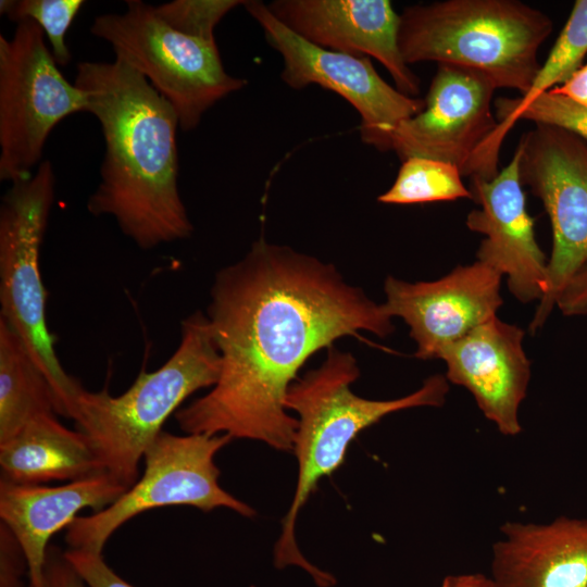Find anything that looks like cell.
<instances>
[{
	"label": "cell",
	"mask_w": 587,
	"mask_h": 587,
	"mask_svg": "<svg viewBox=\"0 0 587 587\" xmlns=\"http://www.w3.org/2000/svg\"><path fill=\"white\" fill-rule=\"evenodd\" d=\"M210 297L205 316L221 371L210 391L174 414L186 434H225L291 451L298 421L285 399L308 359L360 330L394 332L383 303L335 266L263 238L215 274Z\"/></svg>",
	"instance_id": "cell-1"
},
{
	"label": "cell",
	"mask_w": 587,
	"mask_h": 587,
	"mask_svg": "<svg viewBox=\"0 0 587 587\" xmlns=\"http://www.w3.org/2000/svg\"><path fill=\"white\" fill-rule=\"evenodd\" d=\"M74 84L104 139L100 183L87 201L140 249L188 238L192 224L178 190L179 128L172 105L123 62L77 63Z\"/></svg>",
	"instance_id": "cell-2"
},
{
	"label": "cell",
	"mask_w": 587,
	"mask_h": 587,
	"mask_svg": "<svg viewBox=\"0 0 587 587\" xmlns=\"http://www.w3.org/2000/svg\"><path fill=\"white\" fill-rule=\"evenodd\" d=\"M359 376L355 358L332 346L319 367L291 384L285 399L286 409L298 415L292 448L298 462V479L274 547V564L278 569L289 565L303 569L319 587H330L336 579L303 557L295 535L297 516L317 483L338 470L350 442L362 430L401 410L441 407L449 392L446 376L436 374L410 395L391 400H371L352 392L350 386Z\"/></svg>",
	"instance_id": "cell-3"
},
{
	"label": "cell",
	"mask_w": 587,
	"mask_h": 587,
	"mask_svg": "<svg viewBox=\"0 0 587 587\" xmlns=\"http://www.w3.org/2000/svg\"><path fill=\"white\" fill-rule=\"evenodd\" d=\"M221 358L205 314L197 311L182 322L180 341L158 370L141 371L122 395L82 387L71 419L88 438L103 470L130 488L146 450L165 421L197 390L213 387Z\"/></svg>",
	"instance_id": "cell-4"
},
{
	"label": "cell",
	"mask_w": 587,
	"mask_h": 587,
	"mask_svg": "<svg viewBox=\"0 0 587 587\" xmlns=\"http://www.w3.org/2000/svg\"><path fill=\"white\" fill-rule=\"evenodd\" d=\"M552 28L546 13L517 0H445L405 7L398 45L408 65L434 61L472 68L496 88L524 96Z\"/></svg>",
	"instance_id": "cell-5"
},
{
	"label": "cell",
	"mask_w": 587,
	"mask_h": 587,
	"mask_svg": "<svg viewBox=\"0 0 587 587\" xmlns=\"http://www.w3.org/2000/svg\"><path fill=\"white\" fill-rule=\"evenodd\" d=\"M50 161L32 176L12 183L0 205V319L20 336L47 376L58 414L71 416L79 382L62 367L47 316V290L40 272V249L54 200Z\"/></svg>",
	"instance_id": "cell-6"
},
{
	"label": "cell",
	"mask_w": 587,
	"mask_h": 587,
	"mask_svg": "<svg viewBox=\"0 0 587 587\" xmlns=\"http://www.w3.org/2000/svg\"><path fill=\"white\" fill-rule=\"evenodd\" d=\"M90 33L165 98L182 130L196 128L210 108L247 85L225 71L215 40L172 28L145 1L127 0L125 11L96 16Z\"/></svg>",
	"instance_id": "cell-7"
},
{
	"label": "cell",
	"mask_w": 587,
	"mask_h": 587,
	"mask_svg": "<svg viewBox=\"0 0 587 587\" xmlns=\"http://www.w3.org/2000/svg\"><path fill=\"white\" fill-rule=\"evenodd\" d=\"M228 435H174L162 430L143 454L142 476L116 501L87 516H77L66 528L70 549L102 554L124 523L151 509L190 505L203 512L227 508L251 517L255 510L218 484L215 454L228 445Z\"/></svg>",
	"instance_id": "cell-8"
},
{
	"label": "cell",
	"mask_w": 587,
	"mask_h": 587,
	"mask_svg": "<svg viewBox=\"0 0 587 587\" xmlns=\"http://www.w3.org/2000/svg\"><path fill=\"white\" fill-rule=\"evenodd\" d=\"M88 112L85 93L59 70L43 30L21 21L0 35V179L33 175L52 129L67 116Z\"/></svg>",
	"instance_id": "cell-9"
},
{
	"label": "cell",
	"mask_w": 587,
	"mask_h": 587,
	"mask_svg": "<svg viewBox=\"0 0 587 587\" xmlns=\"http://www.w3.org/2000/svg\"><path fill=\"white\" fill-rule=\"evenodd\" d=\"M496 89L475 70L438 64L424 109L397 126L389 151L402 162L426 158L451 163L471 180L494 178L503 143L491 109Z\"/></svg>",
	"instance_id": "cell-10"
},
{
	"label": "cell",
	"mask_w": 587,
	"mask_h": 587,
	"mask_svg": "<svg viewBox=\"0 0 587 587\" xmlns=\"http://www.w3.org/2000/svg\"><path fill=\"white\" fill-rule=\"evenodd\" d=\"M517 147L521 183L541 200L552 228L546 290L529 324L535 333L569 279L587 264V141L565 128L537 123Z\"/></svg>",
	"instance_id": "cell-11"
},
{
	"label": "cell",
	"mask_w": 587,
	"mask_h": 587,
	"mask_svg": "<svg viewBox=\"0 0 587 587\" xmlns=\"http://www.w3.org/2000/svg\"><path fill=\"white\" fill-rule=\"evenodd\" d=\"M265 40L284 62L282 79L291 88L319 85L347 100L361 118L364 143L389 151L390 136L403 121L420 113L425 101L407 96L386 83L366 57L315 46L279 22L261 1H246Z\"/></svg>",
	"instance_id": "cell-12"
},
{
	"label": "cell",
	"mask_w": 587,
	"mask_h": 587,
	"mask_svg": "<svg viewBox=\"0 0 587 587\" xmlns=\"http://www.w3.org/2000/svg\"><path fill=\"white\" fill-rule=\"evenodd\" d=\"M501 278L479 261L457 266L433 282L409 283L388 276L383 305L391 317H401L410 327L416 358L438 359L446 347L497 316L503 302Z\"/></svg>",
	"instance_id": "cell-13"
},
{
	"label": "cell",
	"mask_w": 587,
	"mask_h": 587,
	"mask_svg": "<svg viewBox=\"0 0 587 587\" xmlns=\"http://www.w3.org/2000/svg\"><path fill=\"white\" fill-rule=\"evenodd\" d=\"M520 149L489 179H472V199L480 205L466 216V226L484 235L477 260L507 275L510 292L523 303L540 301L547 284L548 260L538 246L534 220L526 211L520 178Z\"/></svg>",
	"instance_id": "cell-14"
},
{
	"label": "cell",
	"mask_w": 587,
	"mask_h": 587,
	"mask_svg": "<svg viewBox=\"0 0 587 587\" xmlns=\"http://www.w3.org/2000/svg\"><path fill=\"white\" fill-rule=\"evenodd\" d=\"M286 27L321 48L372 57L391 75L398 90L413 97L420 79L403 61L400 14L388 0H275L266 4Z\"/></svg>",
	"instance_id": "cell-15"
},
{
	"label": "cell",
	"mask_w": 587,
	"mask_h": 587,
	"mask_svg": "<svg viewBox=\"0 0 587 587\" xmlns=\"http://www.w3.org/2000/svg\"><path fill=\"white\" fill-rule=\"evenodd\" d=\"M524 330L494 316L446 347L438 359L448 382L469 390L484 416L505 436L522 432L519 411L530 380Z\"/></svg>",
	"instance_id": "cell-16"
},
{
	"label": "cell",
	"mask_w": 587,
	"mask_h": 587,
	"mask_svg": "<svg viewBox=\"0 0 587 587\" xmlns=\"http://www.w3.org/2000/svg\"><path fill=\"white\" fill-rule=\"evenodd\" d=\"M127 486L108 472L50 487L0 479V517L24 554L29 587H46L50 538L67 528L86 509L99 512L116 501Z\"/></svg>",
	"instance_id": "cell-17"
},
{
	"label": "cell",
	"mask_w": 587,
	"mask_h": 587,
	"mask_svg": "<svg viewBox=\"0 0 587 587\" xmlns=\"http://www.w3.org/2000/svg\"><path fill=\"white\" fill-rule=\"evenodd\" d=\"M494 544V587H587V519L507 522Z\"/></svg>",
	"instance_id": "cell-18"
},
{
	"label": "cell",
	"mask_w": 587,
	"mask_h": 587,
	"mask_svg": "<svg viewBox=\"0 0 587 587\" xmlns=\"http://www.w3.org/2000/svg\"><path fill=\"white\" fill-rule=\"evenodd\" d=\"M0 467V479L24 485L68 483L105 472L86 435L65 427L55 413L35 416L1 442Z\"/></svg>",
	"instance_id": "cell-19"
},
{
	"label": "cell",
	"mask_w": 587,
	"mask_h": 587,
	"mask_svg": "<svg viewBox=\"0 0 587 587\" xmlns=\"http://www.w3.org/2000/svg\"><path fill=\"white\" fill-rule=\"evenodd\" d=\"M45 413L58 414L52 387L20 336L0 319V444Z\"/></svg>",
	"instance_id": "cell-20"
},
{
	"label": "cell",
	"mask_w": 587,
	"mask_h": 587,
	"mask_svg": "<svg viewBox=\"0 0 587 587\" xmlns=\"http://www.w3.org/2000/svg\"><path fill=\"white\" fill-rule=\"evenodd\" d=\"M586 54L587 0H577L527 93L519 98H498L494 101L499 122V137L502 141L516 123L519 112L540 93L552 89L557 84H563L579 68Z\"/></svg>",
	"instance_id": "cell-21"
},
{
	"label": "cell",
	"mask_w": 587,
	"mask_h": 587,
	"mask_svg": "<svg viewBox=\"0 0 587 587\" xmlns=\"http://www.w3.org/2000/svg\"><path fill=\"white\" fill-rule=\"evenodd\" d=\"M460 170L448 162L410 158L402 162L392 186L378 196L386 204H414L472 199Z\"/></svg>",
	"instance_id": "cell-22"
},
{
	"label": "cell",
	"mask_w": 587,
	"mask_h": 587,
	"mask_svg": "<svg viewBox=\"0 0 587 587\" xmlns=\"http://www.w3.org/2000/svg\"><path fill=\"white\" fill-rule=\"evenodd\" d=\"M84 3L82 0H2L0 13L16 24L25 20L35 22L43 30L54 61L64 66L72 59L66 34Z\"/></svg>",
	"instance_id": "cell-23"
},
{
	"label": "cell",
	"mask_w": 587,
	"mask_h": 587,
	"mask_svg": "<svg viewBox=\"0 0 587 587\" xmlns=\"http://www.w3.org/2000/svg\"><path fill=\"white\" fill-rule=\"evenodd\" d=\"M239 0H174L154 5L157 14L172 28L188 36L215 40L214 29Z\"/></svg>",
	"instance_id": "cell-24"
},
{
	"label": "cell",
	"mask_w": 587,
	"mask_h": 587,
	"mask_svg": "<svg viewBox=\"0 0 587 587\" xmlns=\"http://www.w3.org/2000/svg\"><path fill=\"white\" fill-rule=\"evenodd\" d=\"M520 120L559 126L587 141V109L553 89L540 93L521 110L516 122Z\"/></svg>",
	"instance_id": "cell-25"
},
{
	"label": "cell",
	"mask_w": 587,
	"mask_h": 587,
	"mask_svg": "<svg viewBox=\"0 0 587 587\" xmlns=\"http://www.w3.org/2000/svg\"><path fill=\"white\" fill-rule=\"evenodd\" d=\"M63 557L88 587H135L120 577L102 554L68 549Z\"/></svg>",
	"instance_id": "cell-26"
},
{
	"label": "cell",
	"mask_w": 587,
	"mask_h": 587,
	"mask_svg": "<svg viewBox=\"0 0 587 587\" xmlns=\"http://www.w3.org/2000/svg\"><path fill=\"white\" fill-rule=\"evenodd\" d=\"M26 561L20 545L11 532L1 524L0 587H23L21 577Z\"/></svg>",
	"instance_id": "cell-27"
},
{
	"label": "cell",
	"mask_w": 587,
	"mask_h": 587,
	"mask_svg": "<svg viewBox=\"0 0 587 587\" xmlns=\"http://www.w3.org/2000/svg\"><path fill=\"white\" fill-rule=\"evenodd\" d=\"M555 305L564 315L587 313V264L569 279L559 294Z\"/></svg>",
	"instance_id": "cell-28"
},
{
	"label": "cell",
	"mask_w": 587,
	"mask_h": 587,
	"mask_svg": "<svg viewBox=\"0 0 587 587\" xmlns=\"http://www.w3.org/2000/svg\"><path fill=\"white\" fill-rule=\"evenodd\" d=\"M85 582L64 559L48 551L46 566V587H85Z\"/></svg>",
	"instance_id": "cell-29"
},
{
	"label": "cell",
	"mask_w": 587,
	"mask_h": 587,
	"mask_svg": "<svg viewBox=\"0 0 587 587\" xmlns=\"http://www.w3.org/2000/svg\"><path fill=\"white\" fill-rule=\"evenodd\" d=\"M552 89L587 109V64L579 66L561 86Z\"/></svg>",
	"instance_id": "cell-30"
},
{
	"label": "cell",
	"mask_w": 587,
	"mask_h": 587,
	"mask_svg": "<svg viewBox=\"0 0 587 587\" xmlns=\"http://www.w3.org/2000/svg\"><path fill=\"white\" fill-rule=\"evenodd\" d=\"M440 587H494V584L490 576L482 573H465L446 576Z\"/></svg>",
	"instance_id": "cell-31"
}]
</instances>
